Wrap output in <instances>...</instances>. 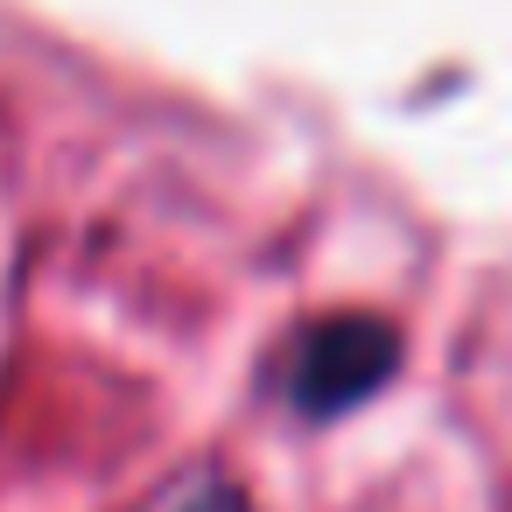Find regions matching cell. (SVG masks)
Masks as SVG:
<instances>
[{
    "mask_svg": "<svg viewBox=\"0 0 512 512\" xmlns=\"http://www.w3.org/2000/svg\"><path fill=\"white\" fill-rule=\"evenodd\" d=\"M400 365V337L393 323L379 316H330V323H309L281 365V386H288V407L302 414H344L358 400H372Z\"/></svg>",
    "mask_w": 512,
    "mask_h": 512,
    "instance_id": "1",
    "label": "cell"
},
{
    "mask_svg": "<svg viewBox=\"0 0 512 512\" xmlns=\"http://www.w3.org/2000/svg\"><path fill=\"white\" fill-rule=\"evenodd\" d=\"M176 512H246V505H239V491H218V484H211V491H197V498H183Z\"/></svg>",
    "mask_w": 512,
    "mask_h": 512,
    "instance_id": "2",
    "label": "cell"
}]
</instances>
